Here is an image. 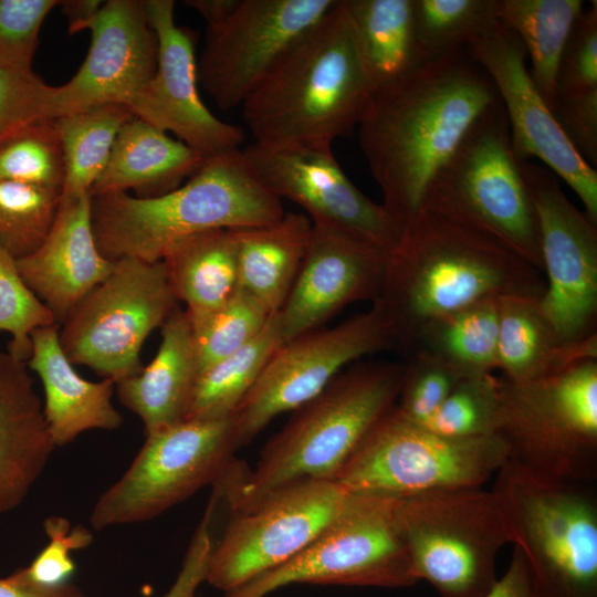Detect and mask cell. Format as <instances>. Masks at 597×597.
I'll list each match as a JSON object with an SVG mask.
<instances>
[{
	"label": "cell",
	"instance_id": "cell-1",
	"mask_svg": "<svg viewBox=\"0 0 597 597\" xmlns=\"http://www.w3.org/2000/svg\"><path fill=\"white\" fill-rule=\"evenodd\" d=\"M499 101L467 48L371 92L357 126L358 142L383 205L398 220L405 224L419 212L437 170Z\"/></svg>",
	"mask_w": 597,
	"mask_h": 597
},
{
	"label": "cell",
	"instance_id": "cell-2",
	"mask_svg": "<svg viewBox=\"0 0 597 597\" xmlns=\"http://www.w3.org/2000/svg\"><path fill=\"white\" fill-rule=\"evenodd\" d=\"M545 289L543 272L499 240L420 210L390 252L377 301L408 348L430 318L489 298H542Z\"/></svg>",
	"mask_w": 597,
	"mask_h": 597
},
{
	"label": "cell",
	"instance_id": "cell-3",
	"mask_svg": "<svg viewBox=\"0 0 597 597\" xmlns=\"http://www.w3.org/2000/svg\"><path fill=\"white\" fill-rule=\"evenodd\" d=\"M370 94L338 0L245 98L242 115L256 144L332 146L357 128Z\"/></svg>",
	"mask_w": 597,
	"mask_h": 597
},
{
	"label": "cell",
	"instance_id": "cell-4",
	"mask_svg": "<svg viewBox=\"0 0 597 597\" xmlns=\"http://www.w3.org/2000/svg\"><path fill=\"white\" fill-rule=\"evenodd\" d=\"M405 365L360 363L339 373L316 397L294 410L262 449L253 471L233 465L214 485L232 513L301 480L335 481L370 428L398 399Z\"/></svg>",
	"mask_w": 597,
	"mask_h": 597
},
{
	"label": "cell",
	"instance_id": "cell-5",
	"mask_svg": "<svg viewBox=\"0 0 597 597\" xmlns=\"http://www.w3.org/2000/svg\"><path fill=\"white\" fill-rule=\"evenodd\" d=\"M284 213L282 200L253 175L241 148L205 159L181 186L158 197L91 196L95 241L111 261L159 262L191 235L265 226Z\"/></svg>",
	"mask_w": 597,
	"mask_h": 597
},
{
	"label": "cell",
	"instance_id": "cell-6",
	"mask_svg": "<svg viewBox=\"0 0 597 597\" xmlns=\"http://www.w3.org/2000/svg\"><path fill=\"white\" fill-rule=\"evenodd\" d=\"M578 485L512 459L491 490L542 597H597V507Z\"/></svg>",
	"mask_w": 597,
	"mask_h": 597
},
{
	"label": "cell",
	"instance_id": "cell-7",
	"mask_svg": "<svg viewBox=\"0 0 597 597\" xmlns=\"http://www.w3.org/2000/svg\"><path fill=\"white\" fill-rule=\"evenodd\" d=\"M420 210L493 237L543 272L537 214L501 101L473 123L437 170Z\"/></svg>",
	"mask_w": 597,
	"mask_h": 597
},
{
	"label": "cell",
	"instance_id": "cell-8",
	"mask_svg": "<svg viewBox=\"0 0 597 597\" xmlns=\"http://www.w3.org/2000/svg\"><path fill=\"white\" fill-rule=\"evenodd\" d=\"M392 525L416 579L441 597H482L509 543L491 491L438 490L395 498Z\"/></svg>",
	"mask_w": 597,
	"mask_h": 597
},
{
	"label": "cell",
	"instance_id": "cell-9",
	"mask_svg": "<svg viewBox=\"0 0 597 597\" xmlns=\"http://www.w3.org/2000/svg\"><path fill=\"white\" fill-rule=\"evenodd\" d=\"M507 459L500 434L442 436L395 405L366 433L335 481L350 493L391 498L480 488Z\"/></svg>",
	"mask_w": 597,
	"mask_h": 597
},
{
	"label": "cell",
	"instance_id": "cell-10",
	"mask_svg": "<svg viewBox=\"0 0 597 597\" xmlns=\"http://www.w3.org/2000/svg\"><path fill=\"white\" fill-rule=\"evenodd\" d=\"M498 434L509 459L534 471L584 482L597 470V359L530 381L500 376Z\"/></svg>",
	"mask_w": 597,
	"mask_h": 597
},
{
	"label": "cell",
	"instance_id": "cell-11",
	"mask_svg": "<svg viewBox=\"0 0 597 597\" xmlns=\"http://www.w3.org/2000/svg\"><path fill=\"white\" fill-rule=\"evenodd\" d=\"M233 418L185 419L146 436L125 473L95 502L94 530L149 521L199 489L216 484L235 462Z\"/></svg>",
	"mask_w": 597,
	"mask_h": 597
},
{
	"label": "cell",
	"instance_id": "cell-12",
	"mask_svg": "<svg viewBox=\"0 0 597 597\" xmlns=\"http://www.w3.org/2000/svg\"><path fill=\"white\" fill-rule=\"evenodd\" d=\"M178 306L161 261L119 259L60 326V344L73 365L116 384L143 369L146 338Z\"/></svg>",
	"mask_w": 597,
	"mask_h": 597
},
{
	"label": "cell",
	"instance_id": "cell-13",
	"mask_svg": "<svg viewBox=\"0 0 597 597\" xmlns=\"http://www.w3.org/2000/svg\"><path fill=\"white\" fill-rule=\"evenodd\" d=\"M394 499L350 493L341 513L304 549L223 597H265L291 584L385 588L417 584L392 525Z\"/></svg>",
	"mask_w": 597,
	"mask_h": 597
},
{
	"label": "cell",
	"instance_id": "cell-14",
	"mask_svg": "<svg viewBox=\"0 0 597 597\" xmlns=\"http://www.w3.org/2000/svg\"><path fill=\"white\" fill-rule=\"evenodd\" d=\"M398 346L381 304L334 327H320L283 343L233 412L239 448L277 415L316 397L353 360Z\"/></svg>",
	"mask_w": 597,
	"mask_h": 597
},
{
	"label": "cell",
	"instance_id": "cell-15",
	"mask_svg": "<svg viewBox=\"0 0 597 597\" xmlns=\"http://www.w3.org/2000/svg\"><path fill=\"white\" fill-rule=\"evenodd\" d=\"M349 495L336 481L301 480L232 513L212 546L206 582L227 593L282 565L341 513Z\"/></svg>",
	"mask_w": 597,
	"mask_h": 597
},
{
	"label": "cell",
	"instance_id": "cell-16",
	"mask_svg": "<svg viewBox=\"0 0 597 597\" xmlns=\"http://www.w3.org/2000/svg\"><path fill=\"white\" fill-rule=\"evenodd\" d=\"M541 234L546 289L540 300L562 344L597 336V223L564 193L558 177L535 161L520 163Z\"/></svg>",
	"mask_w": 597,
	"mask_h": 597
},
{
	"label": "cell",
	"instance_id": "cell-17",
	"mask_svg": "<svg viewBox=\"0 0 597 597\" xmlns=\"http://www.w3.org/2000/svg\"><path fill=\"white\" fill-rule=\"evenodd\" d=\"M338 0H241L207 27L198 82L222 109L242 105L284 55Z\"/></svg>",
	"mask_w": 597,
	"mask_h": 597
},
{
	"label": "cell",
	"instance_id": "cell-18",
	"mask_svg": "<svg viewBox=\"0 0 597 597\" xmlns=\"http://www.w3.org/2000/svg\"><path fill=\"white\" fill-rule=\"evenodd\" d=\"M241 155L270 192L302 207L312 223L339 230L387 252L398 245L405 224L353 184L332 146L253 143L241 148Z\"/></svg>",
	"mask_w": 597,
	"mask_h": 597
},
{
	"label": "cell",
	"instance_id": "cell-19",
	"mask_svg": "<svg viewBox=\"0 0 597 597\" xmlns=\"http://www.w3.org/2000/svg\"><path fill=\"white\" fill-rule=\"evenodd\" d=\"M492 81L505 111L511 148L519 163L537 158L580 199L585 214L597 223V171L575 150L526 66L525 49L511 30L498 24L468 46Z\"/></svg>",
	"mask_w": 597,
	"mask_h": 597
},
{
	"label": "cell",
	"instance_id": "cell-20",
	"mask_svg": "<svg viewBox=\"0 0 597 597\" xmlns=\"http://www.w3.org/2000/svg\"><path fill=\"white\" fill-rule=\"evenodd\" d=\"M144 7L158 55L155 75L130 105L134 116L172 133L205 159L240 149V127L219 119L200 98L196 39L176 24L175 2L144 0Z\"/></svg>",
	"mask_w": 597,
	"mask_h": 597
},
{
	"label": "cell",
	"instance_id": "cell-21",
	"mask_svg": "<svg viewBox=\"0 0 597 597\" xmlns=\"http://www.w3.org/2000/svg\"><path fill=\"white\" fill-rule=\"evenodd\" d=\"M86 29L87 55L70 81L53 86L52 118L107 103L130 108L155 75L158 43L144 0L103 2Z\"/></svg>",
	"mask_w": 597,
	"mask_h": 597
},
{
	"label": "cell",
	"instance_id": "cell-22",
	"mask_svg": "<svg viewBox=\"0 0 597 597\" xmlns=\"http://www.w3.org/2000/svg\"><path fill=\"white\" fill-rule=\"evenodd\" d=\"M390 252L312 223L310 242L277 313L284 343L323 327L350 303L379 297Z\"/></svg>",
	"mask_w": 597,
	"mask_h": 597
},
{
	"label": "cell",
	"instance_id": "cell-23",
	"mask_svg": "<svg viewBox=\"0 0 597 597\" xmlns=\"http://www.w3.org/2000/svg\"><path fill=\"white\" fill-rule=\"evenodd\" d=\"M29 289L53 313L59 326L112 273L115 261L100 251L92 229L91 195L61 198L42 244L17 260Z\"/></svg>",
	"mask_w": 597,
	"mask_h": 597
},
{
	"label": "cell",
	"instance_id": "cell-24",
	"mask_svg": "<svg viewBox=\"0 0 597 597\" xmlns=\"http://www.w3.org/2000/svg\"><path fill=\"white\" fill-rule=\"evenodd\" d=\"M54 448L27 362L0 352V514L22 504Z\"/></svg>",
	"mask_w": 597,
	"mask_h": 597
},
{
	"label": "cell",
	"instance_id": "cell-25",
	"mask_svg": "<svg viewBox=\"0 0 597 597\" xmlns=\"http://www.w3.org/2000/svg\"><path fill=\"white\" fill-rule=\"evenodd\" d=\"M59 329V325L35 329L27 360L30 371L42 383L43 412L55 447L88 430H115L124 421L112 401L115 383L80 376L61 347Z\"/></svg>",
	"mask_w": 597,
	"mask_h": 597
},
{
	"label": "cell",
	"instance_id": "cell-26",
	"mask_svg": "<svg viewBox=\"0 0 597 597\" xmlns=\"http://www.w3.org/2000/svg\"><path fill=\"white\" fill-rule=\"evenodd\" d=\"M157 354L143 369L115 384L121 404L139 417L145 434L187 418L199 370L188 316L178 306L160 327Z\"/></svg>",
	"mask_w": 597,
	"mask_h": 597
},
{
	"label": "cell",
	"instance_id": "cell-27",
	"mask_svg": "<svg viewBox=\"0 0 597 597\" xmlns=\"http://www.w3.org/2000/svg\"><path fill=\"white\" fill-rule=\"evenodd\" d=\"M205 158L168 133L133 116L121 128L107 164L90 195L128 193L153 198L177 189Z\"/></svg>",
	"mask_w": 597,
	"mask_h": 597
},
{
	"label": "cell",
	"instance_id": "cell-28",
	"mask_svg": "<svg viewBox=\"0 0 597 597\" xmlns=\"http://www.w3.org/2000/svg\"><path fill=\"white\" fill-rule=\"evenodd\" d=\"M540 300L519 295L499 298L496 369L507 380H535L597 359V336L578 345L562 344Z\"/></svg>",
	"mask_w": 597,
	"mask_h": 597
},
{
	"label": "cell",
	"instance_id": "cell-29",
	"mask_svg": "<svg viewBox=\"0 0 597 597\" xmlns=\"http://www.w3.org/2000/svg\"><path fill=\"white\" fill-rule=\"evenodd\" d=\"M239 286L271 314L282 308L304 259L312 221L304 213L285 212L277 221L232 229Z\"/></svg>",
	"mask_w": 597,
	"mask_h": 597
},
{
	"label": "cell",
	"instance_id": "cell-30",
	"mask_svg": "<svg viewBox=\"0 0 597 597\" xmlns=\"http://www.w3.org/2000/svg\"><path fill=\"white\" fill-rule=\"evenodd\" d=\"M161 262L175 297L186 305L191 325L222 306L239 286L232 229L186 238L176 243Z\"/></svg>",
	"mask_w": 597,
	"mask_h": 597
},
{
	"label": "cell",
	"instance_id": "cell-31",
	"mask_svg": "<svg viewBox=\"0 0 597 597\" xmlns=\"http://www.w3.org/2000/svg\"><path fill=\"white\" fill-rule=\"evenodd\" d=\"M413 0H344L371 92L426 64L412 14Z\"/></svg>",
	"mask_w": 597,
	"mask_h": 597
},
{
	"label": "cell",
	"instance_id": "cell-32",
	"mask_svg": "<svg viewBox=\"0 0 597 597\" xmlns=\"http://www.w3.org/2000/svg\"><path fill=\"white\" fill-rule=\"evenodd\" d=\"M584 9L582 0H498L496 3L499 22L522 42L531 59L530 75L551 109L559 59Z\"/></svg>",
	"mask_w": 597,
	"mask_h": 597
},
{
	"label": "cell",
	"instance_id": "cell-33",
	"mask_svg": "<svg viewBox=\"0 0 597 597\" xmlns=\"http://www.w3.org/2000/svg\"><path fill=\"white\" fill-rule=\"evenodd\" d=\"M499 298L433 317L416 331L408 349L426 352L462 377L496 369Z\"/></svg>",
	"mask_w": 597,
	"mask_h": 597
},
{
	"label": "cell",
	"instance_id": "cell-34",
	"mask_svg": "<svg viewBox=\"0 0 597 597\" xmlns=\"http://www.w3.org/2000/svg\"><path fill=\"white\" fill-rule=\"evenodd\" d=\"M133 116L129 106L107 103L54 118L65 160L63 198L90 195L107 164L118 132Z\"/></svg>",
	"mask_w": 597,
	"mask_h": 597
},
{
	"label": "cell",
	"instance_id": "cell-35",
	"mask_svg": "<svg viewBox=\"0 0 597 597\" xmlns=\"http://www.w3.org/2000/svg\"><path fill=\"white\" fill-rule=\"evenodd\" d=\"M284 343L277 313L245 346L203 370L196 383L186 419H220L233 412Z\"/></svg>",
	"mask_w": 597,
	"mask_h": 597
},
{
	"label": "cell",
	"instance_id": "cell-36",
	"mask_svg": "<svg viewBox=\"0 0 597 597\" xmlns=\"http://www.w3.org/2000/svg\"><path fill=\"white\" fill-rule=\"evenodd\" d=\"M498 0H413L417 41L426 63L467 48L499 22Z\"/></svg>",
	"mask_w": 597,
	"mask_h": 597
},
{
	"label": "cell",
	"instance_id": "cell-37",
	"mask_svg": "<svg viewBox=\"0 0 597 597\" xmlns=\"http://www.w3.org/2000/svg\"><path fill=\"white\" fill-rule=\"evenodd\" d=\"M62 191L0 180V248L13 259L34 252L49 234Z\"/></svg>",
	"mask_w": 597,
	"mask_h": 597
},
{
	"label": "cell",
	"instance_id": "cell-38",
	"mask_svg": "<svg viewBox=\"0 0 597 597\" xmlns=\"http://www.w3.org/2000/svg\"><path fill=\"white\" fill-rule=\"evenodd\" d=\"M0 180L62 191L65 160L54 118L39 119L0 143Z\"/></svg>",
	"mask_w": 597,
	"mask_h": 597
},
{
	"label": "cell",
	"instance_id": "cell-39",
	"mask_svg": "<svg viewBox=\"0 0 597 597\" xmlns=\"http://www.w3.org/2000/svg\"><path fill=\"white\" fill-rule=\"evenodd\" d=\"M272 315L256 297L238 286L217 311L190 324L199 375L251 342Z\"/></svg>",
	"mask_w": 597,
	"mask_h": 597
},
{
	"label": "cell",
	"instance_id": "cell-40",
	"mask_svg": "<svg viewBox=\"0 0 597 597\" xmlns=\"http://www.w3.org/2000/svg\"><path fill=\"white\" fill-rule=\"evenodd\" d=\"M499 378L492 373L461 378L436 413L421 423L447 437L475 438L498 434Z\"/></svg>",
	"mask_w": 597,
	"mask_h": 597
},
{
	"label": "cell",
	"instance_id": "cell-41",
	"mask_svg": "<svg viewBox=\"0 0 597 597\" xmlns=\"http://www.w3.org/2000/svg\"><path fill=\"white\" fill-rule=\"evenodd\" d=\"M52 325H57L53 313L23 281L17 260L0 248V332L11 336L7 352L27 362L32 333Z\"/></svg>",
	"mask_w": 597,
	"mask_h": 597
},
{
	"label": "cell",
	"instance_id": "cell-42",
	"mask_svg": "<svg viewBox=\"0 0 597 597\" xmlns=\"http://www.w3.org/2000/svg\"><path fill=\"white\" fill-rule=\"evenodd\" d=\"M463 378L437 357L421 350L412 352L405 365L396 407L407 418L423 423L430 419L457 383Z\"/></svg>",
	"mask_w": 597,
	"mask_h": 597
},
{
	"label": "cell",
	"instance_id": "cell-43",
	"mask_svg": "<svg viewBox=\"0 0 597 597\" xmlns=\"http://www.w3.org/2000/svg\"><path fill=\"white\" fill-rule=\"evenodd\" d=\"M56 0H0V67L33 71L43 21Z\"/></svg>",
	"mask_w": 597,
	"mask_h": 597
},
{
	"label": "cell",
	"instance_id": "cell-44",
	"mask_svg": "<svg viewBox=\"0 0 597 597\" xmlns=\"http://www.w3.org/2000/svg\"><path fill=\"white\" fill-rule=\"evenodd\" d=\"M43 526L49 543L29 566L15 573L34 585H64L75 570L72 552L88 547L93 543V533L82 525L72 527L67 519L57 515L45 519Z\"/></svg>",
	"mask_w": 597,
	"mask_h": 597
},
{
	"label": "cell",
	"instance_id": "cell-45",
	"mask_svg": "<svg viewBox=\"0 0 597 597\" xmlns=\"http://www.w3.org/2000/svg\"><path fill=\"white\" fill-rule=\"evenodd\" d=\"M52 92L33 71L0 67V143L39 119L52 118Z\"/></svg>",
	"mask_w": 597,
	"mask_h": 597
},
{
	"label": "cell",
	"instance_id": "cell-46",
	"mask_svg": "<svg viewBox=\"0 0 597 597\" xmlns=\"http://www.w3.org/2000/svg\"><path fill=\"white\" fill-rule=\"evenodd\" d=\"M597 90V1L576 21L558 63L556 95ZM555 95V96H556Z\"/></svg>",
	"mask_w": 597,
	"mask_h": 597
},
{
	"label": "cell",
	"instance_id": "cell-47",
	"mask_svg": "<svg viewBox=\"0 0 597 597\" xmlns=\"http://www.w3.org/2000/svg\"><path fill=\"white\" fill-rule=\"evenodd\" d=\"M553 114L578 155L593 168L597 165V90L556 95Z\"/></svg>",
	"mask_w": 597,
	"mask_h": 597
},
{
	"label": "cell",
	"instance_id": "cell-48",
	"mask_svg": "<svg viewBox=\"0 0 597 597\" xmlns=\"http://www.w3.org/2000/svg\"><path fill=\"white\" fill-rule=\"evenodd\" d=\"M217 499L212 495L185 554L181 568L163 597H197V590L206 582L213 542L210 524Z\"/></svg>",
	"mask_w": 597,
	"mask_h": 597
},
{
	"label": "cell",
	"instance_id": "cell-49",
	"mask_svg": "<svg viewBox=\"0 0 597 597\" xmlns=\"http://www.w3.org/2000/svg\"><path fill=\"white\" fill-rule=\"evenodd\" d=\"M482 597H542L536 588L527 563L516 547L506 572L496 579Z\"/></svg>",
	"mask_w": 597,
	"mask_h": 597
},
{
	"label": "cell",
	"instance_id": "cell-50",
	"mask_svg": "<svg viewBox=\"0 0 597 597\" xmlns=\"http://www.w3.org/2000/svg\"><path fill=\"white\" fill-rule=\"evenodd\" d=\"M0 597H90L77 586L66 583L55 587L34 585L17 573L0 578Z\"/></svg>",
	"mask_w": 597,
	"mask_h": 597
},
{
	"label": "cell",
	"instance_id": "cell-51",
	"mask_svg": "<svg viewBox=\"0 0 597 597\" xmlns=\"http://www.w3.org/2000/svg\"><path fill=\"white\" fill-rule=\"evenodd\" d=\"M100 0H66L61 1L62 13L69 23V32L77 33L87 28L102 7Z\"/></svg>",
	"mask_w": 597,
	"mask_h": 597
},
{
	"label": "cell",
	"instance_id": "cell-52",
	"mask_svg": "<svg viewBox=\"0 0 597 597\" xmlns=\"http://www.w3.org/2000/svg\"><path fill=\"white\" fill-rule=\"evenodd\" d=\"M241 0H186L185 4L197 11L207 22V27L221 23L230 17Z\"/></svg>",
	"mask_w": 597,
	"mask_h": 597
}]
</instances>
